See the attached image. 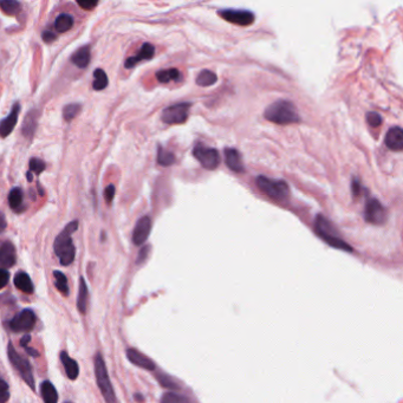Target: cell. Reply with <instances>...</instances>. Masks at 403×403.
<instances>
[{"instance_id":"cell-1","label":"cell","mask_w":403,"mask_h":403,"mask_svg":"<svg viewBox=\"0 0 403 403\" xmlns=\"http://www.w3.org/2000/svg\"><path fill=\"white\" fill-rule=\"evenodd\" d=\"M77 229H78V221L73 220L67 223L63 231L56 236L55 243H53V250L63 266L70 265L74 260L76 249L72 241V234Z\"/></svg>"},{"instance_id":"cell-2","label":"cell","mask_w":403,"mask_h":403,"mask_svg":"<svg viewBox=\"0 0 403 403\" xmlns=\"http://www.w3.org/2000/svg\"><path fill=\"white\" fill-rule=\"evenodd\" d=\"M264 116L267 121L276 124H292L300 121L296 107L289 101H277L266 108Z\"/></svg>"},{"instance_id":"cell-3","label":"cell","mask_w":403,"mask_h":403,"mask_svg":"<svg viewBox=\"0 0 403 403\" xmlns=\"http://www.w3.org/2000/svg\"><path fill=\"white\" fill-rule=\"evenodd\" d=\"M94 369H95V376H96L97 387L100 388L102 396L106 403H117L116 395H115V390L111 384L109 374H108V369L104 362L102 355L97 352L96 356L94 360Z\"/></svg>"},{"instance_id":"cell-4","label":"cell","mask_w":403,"mask_h":403,"mask_svg":"<svg viewBox=\"0 0 403 403\" xmlns=\"http://www.w3.org/2000/svg\"><path fill=\"white\" fill-rule=\"evenodd\" d=\"M314 231L325 243L329 244L334 249H338L342 251H347V252H352V247L345 243L343 239H341L337 235L336 229L331 225L329 220H327L323 215H317L316 220H314Z\"/></svg>"},{"instance_id":"cell-5","label":"cell","mask_w":403,"mask_h":403,"mask_svg":"<svg viewBox=\"0 0 403 403\" xmlns=\"http://www.w3.org/2000/svg\"><path fill=\"white\" fill-rule=\"evenodd\" d=\"M8 355H9V360L11 362L12 367L15 368V370L18 372L20 377L25 381V383L35 390L36 389L35 377H33L32 367L31 364H30V362L28 361V358H25L20 354H18V351L16 350L11 342H10L8 345Z\"/></svg>"},{"instance_id":"cell-6","label":"cell","mask_w":403,"mask_h":403,"mask_svg":"<svg viewBox=\"0 0 403 403\" xmlns=\"http://www.w3.org/2000/svg\"><path fill=\"white\" fill-rule=\"evenodd\" d=\"M257 186L264 194L274 200H284L289 196L290 188L285 181L272 180L266 176L257 178Z\"/></svg>"},{"instance_id":"cell-7","label":"cell","mask_w":403,"mask_h":403,"mask_svg":"<svg viewBox=\"0 0 403 403\" xmlns=\"http://www.w3.org/2000/svg\"><path fill=\"white\" fill-rule=\"evenodd\" d=\"M36 313L31 309H24L9 321V329L13 333H29L36 325Z\"/></svg>"},{"instance_id":"cell-8","label":"cell","mask_w":403,"mask_h":403,"mask_svg":"<svg viewBox=\"0 0 403 403\" xmlns=\"http://www.w3.org/2000/svg\"><path fill=\"white\" fill-rule=\"evenodd\" d=\"M193 155H194L195 158H198L202 167L208 169V171L218 168V166L220 165L219 151L214 148L196 144L194 149H193Z\"/></svg>"},{"instance_id":"cell-9","label":"cell","mask_w":403,"mask_h":403,"mask_svg":"<svg viewBox=\"0 0 403 403\" xmlns=\"http://www.w3.org/2000/svg\"><path fill=\"white\" fill-rule=\"evenodd\" d=\"M191 103H178L167 107L162 111L161 118L167 124H182L187 121Z\"/></svg>"},{"instance_id":"cell-10","label":"cell","mask_w":403,"mask_h":403,"mask_svg":"<svg viewBox=\"0 0 403 403\" xmlns=\"http://www.w3.org/2000/svg\"><path fill=\"white\" fill-rule=\"evenodd\" d=\"M219 16L226 22L239 26H249L255 22V15L246 10H220Z\"/></svg>"},{"instance_id":"cell-11","label":"cell","mask_w":403,"mask_h":403,"mask_svg":"<svg viewBox=\"0 0 403 403\" xmlns=\"http://www.w3.org/2000/svg\"><path fill=\"white\" fill-rule=\"evenodd\" d=\"M364 219L369 223L374 225H382L385 220V211L381 202L376 199L369 200L365 205Z\"/></svg>"},{"instance_id":"cell-12","label":"cell","mask_w":403,"mask_h":403,"mask_svg":"<svg viewBox=\"0 0 403 403\" xmlns=\"http://www.w3.org/2000/svg\"><path fill=\"white\" fill-rule=\"evenodd\" d=\"M151 231V220L149 216H142L135 225L133 232V241L135 245L140 246L145 243Z\"/></svg>"},{"instance_id":"cell-13","label":"cell","mask_w":403,"mask_h":403,"mask_svg":"<svg viewBox=\"0 0 403 403\" xmlns=\"http://www.w3.org/2000/svg\"><path fill=\"white\" fill-rule=\"evenodd\" d=\"M19 111H20V104L17 102L15 103V106L12 107L9 116L5 117L4 120L0 121V136L8 137L9 135L12 133L13 129L16 128L17 122H18Z\"/></svg>"},{"instance_id":"cell-14","label":"cell","mask_w":403,"mask_h":403,"mask_svg":"<svg viewBox=\"0 0 403 403\" xmlns=\"http://www.w3.org/2000/svg\"><path fill=\"white\" fill-rule=\"evenodd\" d=\"M127 358L134 365H136V367L141 369H144V370L151 371L155 369L154 361L150 360L148 356H145L144 354H142L141 351L136 350V349H128Z\"/></svg>"},{"instance_id":"cell-15","label":"cell","mask_w":403,"mask_h":403,"mask_svg":"<svg viewBox=\"0 0 403 403\" xmlns=\"http://www.w3.org/2000/svg\"><path fill=\"white\" fill-rule=\"evenodd\" d=\"M16 249L12 243L5 241L0 246V269H10L16 264Z\"/></svg>"},{"instance_id":"cell-16","label":"cell","mask_w":403,"mask_h":403,"mask_svg":"<svg viewBox=\"0 0 403 403\" xmlns=\"http://www.w3.org/2000/svg\"><path fill=\"white\" fill-rule=\"evenodd\" d=\"M154 53H155L154 45H151V44L149 43H144L136 55L129 57V58L125 60L124 65L127 69H131V67H134L136 64L142 62V60H148L153 58Z\"/></svg>"},{"instance_id":"cell-17","label":"cell","mask_w":403,"mask_h":403,"mask_svg":"<svg viewBox=\"0 0 403 403\" xmlns=\"http://www.w3.org/2000/svg\"><path fill=\"white\" fill-rule=\"evenodd\" d=\"M385 144L390 150L401 151L403 149V131L399 127H394L385 135Z\"/></svg>"},{"instance_id":"cell-18","label":"cell","mask_w":403,"mask_h":403,"mask_svg":"<svg viewBox=\"0 0 403 403\" xmlns=\"http://www.w3.org/2000/svg\"><path fill=\"white\" fill-rule=\"evenodd\" d=\"M60 361H62V364L67 377H69L71 381L77 380V377H78L79 375L78 363H77L73 358H71L66 351L60 352Z\"/></svg>"},{"instance_id":"cell-19","label":"cell","mask_w":403,"mask_h":403,"mask_svg":"<svg viewBox=\"0 0 403 403\" xmlns=\"http://www.w3.org/2000/svg\"><path fill=\"white\" fill-rule=\"evenodd\" d=\"M225 158H226V165L228 166V168L231 171L235 173H241L244 172L243 161L241 156H240L239 151L234 148H226L225 149Z\"/></svg>"},{"instance_id":"cell-20","label":"cell","mask_w":403,"mask_h":403,"mask_svg":"<svg viewBox=\"0 0 403 403\" xmlns=\"http://www.w3.org/2000/svg\"><path fill=\"white\" fill-rule=\"evenodd\" d=\"M77 309L82 314L87 313L88 306H89V290L86 279L80 277L79 279V289H78V298H77Z\"/></svg>"},{"instance_id":"cell-21","label":"cell","mask_w":403,"mask_h":403,"mask_svg":"<svg viewBox=\"0 0 403 403\" xmlns=\"http://www.w3.org/2000/svg\"><path fill=\"white\" fill-rule=\"evenodd\" d=\"M90 59H91V53L89 45L82 46L73 53L72 57H71V62H72L76 66H78L79 69H84V67L89 65Z\"/></svg>"},{"instance_id":"cell-22","label":"cell","mask_w":403,"mask_h":403,"mask_svg":"<svg viewBox=\"0 0 403 403\" xmlns=\"http://www.w3.org/2000/svg\"><path fill=\"white\" fill-rule=\"evenodd\" d=\"M13 282H15L17 289L24 293L31 294L33 290H35V286H33V283L31 278H30V276L26 272H23V271H20V272L16 274Z\"/></svg>"},{"instance_id":"cell-23","label":"cell","mask_w":403,"mask_h":403,"mask_svg":"<svg viewBox=\"0 0 403 403\" xmlns=\"http://www.w3.org/2000/svg\"><path fill=\"white\" fill-rule=\"evenodd\" d=\"M37 118H38V115H37L36 110L29 111L28 115H26L25 120L23 122V135L26 138H31L32 135L35 134V131L37 129Z\"/></svg>"},{"instance_id":"cell-24","label":"cell","mask_w":403,"mask_h":403,"mask_svg":"<svg viewBox=\"0 0 403 403\" xmlns=\"http://www.w3.org/2000/svg\"><path fill=\"white\" fill-rule=\"evenodd\" d=\"M44 403H58V392L50 381H44L40 385Z\"/></svg>"},{"instance_id":"cell-25","label":"cell","mask_w":403,"mask_h":403,"mask_svg":"<svg viewBox=\"0 0 403 403\" xmlns=\"http://www.w3.org/2000/svg\"><path fill=\"white\" fill-rule=\"evenodd\" d=\"M73 26V19L70 15H66V13H62L57 17L56 22H55V29L56 31L58 32H66Z\"/></svg>"},{"instance_id":"cell-26","label":"cell","mask_w":403,"mask_h":403,"mask_svg":"<svg viewBox=\"0 0 403 403\" xmlns=\"http://www.w3.org/2000/svg\"><path fill=\"white\" fill-rule=\"evenodd\" d=\"M216 80H218V76L209 70L201 71L196 77V84L200 87H211L216 83Z\"/></svg>"},{"instance_id":"cell-27","label":"cell","mask_w":403,"mask_h":403,"mask_svg":"<svg viewBox=\"0 0 403 403\" xmlns=\"http://www.w3.org/2000/svg\"><path fill=\"white\" fill-rule=\"evenodd\" d=\"M180 76V71L178 69H166L156 72V78L160 83H169L172 80H178Z\"/></svg>"},{"instance_id":"cell-28","label":"cell","mask_w":403,"mask_h":403,"mask_svg":"<svg viewBox=\"0 0 403 403\" xmlns=\"http://www.w3.org/2000/svg\"><path fill=\"white\" fill-rule=\"evenodd\" d=\"M23 199H24V195H23V191L18 187L13 188L11 192H10L9 194V205L10 207H11L13 211L18 212L20 206L23 205Z\"/></svg>"},{"instance_id":"cell-29","label":"cell","mask_w":403,"mask_h":403,"mask_svg":"<svg viewBox=\"0 0 403 403\" xmlns=\"http://www.w3.org/2000/svg\"><path fill=\"white\" fill-rule=\"evenodd\" d=\"M108 83H109V80H108V76L102 69H96L94 71L93 87L95 90L101 91V90L106 89V88L108 87Z\"/></svg>"},{"instance_id":"cell-30","label":"cell","mask_w":403,"mask_h":403,"mask_svg":"<svg viewBox=\"0 0 403 403\" xmlns=\"http://www.w3.org/2000/svg\"><path fill=\"white\" fill-rule=\"evenodd\" d=\"M53 277H55V284L57 290H58L64 297L69 296V285H67V278L65 274L60 272V271H55V272H53Z\"/></svg>"},{"instance_id":"cell-31","label":"cell","mask_w":403,"mask_h":403,"mask_svg":"<svg viewBox=\"0 0 403 403\" xmlns=\"http://www.w3.org/2000/svg\"><path fill=\"white\" fill-rule=\"evenodd\" d=\"M157 164L160 166H164V167H168V166H172L175 164V156L174 154L171 153V151L165 150L161 145H158V151H157Z\"/></svg>"},{"instance_id":"cell-32","label":"cell","mask_w":403,"mask_h":403,"mask_svg":"<svg viewBox=\"0 0 403 403\" xmlns=\"http://www.w3.org/2000/svg\"><path fill=\"white\" fill-rule=\"evenodd\" d=\"M161 403H191V401L185 395L179 394V392L169 391L162 396Z\"/></svg>"},{"instance_id":"cell-33","label":"cell","mask_w":403,"mask_h":403,"mask_svg":"<svg viewBox=\"0 0 403 403\" xmlns=\"http://www.w3.org/2000/svg\"><path fill=\"white\" fill-rule=\"evenodd\" d=\"M0 8L6 15L15 16L19 12L20 4L18 2H15V0H3V2H0Z\"/></svg>"},{"instance_id":"cell-34","label":"cell","mask_w":403,"mask_h":403,"mask_svg":"<svg viewBox=\"0 0 403 403\" xmlns=\"http://www.w3.org/2000/svg\"><path fill=\"white\" fill-rule=\"evenodd\" d=\"M79 111H80L79 104H69V106L64 107L63 117L65 118L66 121H71L79 114Z\"/></svg>"},{"instance_id":"cell-35","label":"cell","mask_w":403,"mask_h":403,"mask_svg":"<svg viewBox=\"0 0 403 403\" xmlns=\"http://www.w3.org/2000/svg\"><path fill=\"white\" fill-rule=\"evenodd\" d=\"M11 392H10V387L4 378L0 377V403H6L10 399Z\"/></svg>"},{"instance_id":"cell-36","label":"cell","mask_w":403,"mask_h":403,"mask_svg":"<svg viewBox=\"0 0 403 403\" xmlns=\"http://www.w3.org/2000/svg\"><path fill=\"white\" fill-rule=\"evenodd\" d=\"M46 165L45 162L40 158L33 157L30 160V173H35V174H40L44 169H45Z\"/></svg>"},{"instance_id":"cell-37","label":"cell","mask_w":403,"mask_h":403,"mask_svg":"<svg viewBox=\"0 0 403 403\" xmlns=\"http://www.w3.org/2000/svg\"><path fill=\"white\" fill-rule=\"evenodd\" d=\"M367 121L369 125H371V127H380L382 124V117L380 114L377 113H369L367 115Z\"/></svg>"},{"instance_id":"cell-38","label":"cell","mask_w":403,"mask_h":403,"mask_svg":"<svg viewBox=\"0 0 403 403\" xmlns=\"http://www.w3.org/2000/svg\"><path fill=\"white\" fill-rule=\"evenodd\" d=\"M157 380L160 381L161 385H164L165 388H168V389H176V388H178V384H176L173 380H171V378H169L168 376L160 375V376H157Z\"/></svg>"},{"instance_id":"cell-39","label":"cell","mask_w":403,"mask_h":403,"mask_svg":"<svg viewBox=\"0 0 403 403\" xmlns=\"http://www.w3.org/2000/svg\"><path fill=\"white\" fill-rule=\"evenodd\" d=\"M10 280V273L8 270L0 269V290L4 289V287L8 285Z\"/></svg>"},{"instance_id":"cell-40","label":"cell","mask_w":403,"mask_h":403,"mask_svg":"<svg viewBox=\"0 0 403 403\" xmlns=\"http://www.w3.org/2000/svg\"><path fill=\"white\" fill-rule=\"evenodd\" d=\"M115 193H116V189H115L114 185H109L106 188V191H104V198H106L108 204H111V201H113L115 196Z\"/></svg>"},{"instance_id":"cell-41","label":"cell","mask_w":403,"mask_h":403,"mask_svg":"<svg viewBox=\"0 0 403 403\" xmlns=\"http://www.w3.org/2000/svg\"><path fill=\"white\" fill-rule=\"evenodd\" d=\"M98 3L95 2V0H91V2H78V5L83 10H93L95 6H97Z\"/></svg>"},{"instance_id":"cell-42","label":"cell","mask_w":403,"mask_h":403,"mask_svg":"<svg viewBox=\"0 0 403 403\" xmlns=\"http://www.w3.org/2000/svg\"><path fill=\"white\" fill-rule=\"evenodd\" d=\"M43 39L45 43H52L56 39V35L51 31H45L43 33Z\"/></svg>"},{"instance_id":"cell-43","label":"cell","mask_w":403,"mask_h":403,"mask_svg":"<svg viewBox=\"0 0 403 403\" xmlns=\"http://www.w3.org/2000/svg\"><path fill=\"white\" fill-rule=\"evenodd\" d=\"M361 191H362V187H361L360 182H358L356 179H354V181H352V193H354L355 196H358L360 195Z\"/></svg>"},{"instance_id":"cell-44","label":"cell","mask_w":403,"mask_h":403,"mask_svg":"<svg viewBox=\"0 0 403 403\" xmlns=\"http://www.w3.org/2000/svg\"><path fill=\"white\" fill-rule=\"evenodd\" d=\"M148 247H143V249H142L141 251H140V255H138V257H137V264H140V263H142L143 262V260L147 258V255H148Z\"/></svg>"},{"instance_id":"cell-45","label":"cell","mask_w":403,"mask_h":403,"mask_svg":"<svg viewBox=\"0 0 403 403\" xmlns=\"http://www.w3.org/2000/svg\"><path fill=\"white\" fill-rule=\"evenodd\" d=\"M6 226H8V222H6V219H5V215L3 214L2 212H0V233L4 232Z\"/></svg>"},{"instance_id":"cell-46","label":"cell","mask_w":403,"mask_h":403,"mask_svg":"<svg viewBox=\"0 0 403 403\" xmlns=\"http://www.w3.org/2000/svg\"><path fill=\"white\" fill-rule=\"evenodd\" d=\"M30 341H31V336H30V335H25V336H23L22 340H20V345H22L23 348H25L26 345H29Z\"/></svg>"},{"instance_id":"cell-47","label":"cell","mask_w":403,"mask_h":403,"mask_svg":"<svg viewBox=\"0 0 403 403\" xmlns=\"http://www.w3.org/2000/svg\"><path fill=\"white\" fill-rule=\"evenodd\" d=\"M135 397H136L137 399H141V401H142V399H143V398H142V396H140V395H136V396H135Z\"/></svg>"},{"instance_id":"cell-48","label":"cell","mask_w":403,"mask_h":403,"mask_svg":"<svg viewBox=\"0 0 403 403\" xmlns=\"http://www.w3.org/2000/svg\"><path fill=\"white\" fill-rule=\"evenodd\" d=\"M64 403H71V402H69V401H66V402H64Z\"/></svg>"}]
</instances>
